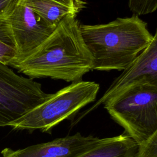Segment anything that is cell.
Masks as SVG:
<instances>
[{"label":"cell","instance_id":"4","mask_svg":"<svg viewBox=\"0 0 157 157\" xmlns=\"http://www.w3.org/2000/svg\"><path fill=\"white\" fill-rule=\"evenodd\" d=\"M99 85L93 81L72 82L20 118L10 127L15 130L50 132L61 121L74 117L95 101Z\"/></svg>","mask_w":157,"mask_h":157},{"label":"cell","instance_id":"3","mask_svg":"<svg viewBox=\"0 0 157 157\" xmlns=\"http://www.w3.org/2000/svg\"><path fill=\"white\" fill-rule=\"evenodd\" d=\"M102 104L112 118L138 144L157 132V81L138 82Z\"/></svg>","mask_w":157,"mask_h":157},{"label":"cell","instance_id":"13","mask_svg":"<svg viewBox=\"0 0 157 157\" xmlns=\"http://www.w3.org/2000/svg\"><path fill=\"white\" fill-rule=\"evenodd\" d=\"M138 145L137 157H157V132Z\"/></svg>","mask_w":157,"mask_h":157},{"label":"cell","instance_id":"6","mask_svg":"<svg viewBox=\"0 0 157 157\" xmlns=\"http://www.w3.org/2000/svg\"><path fill=\"white\" fill-rule=\"evenodd\" d=\"M6 20L17 51V59L15 63L28 56L55 29L48 25L22 0Z\"/></svg>","mask_w":157,"mask_h":157},{"label":"cell","instance_id":"14","mask_svg":"<svg viewBox=\"0 0 157 157\" xmlns=\"http://www.w3.org/2000/svg\"><path fill=\"white\" fill-rule=\"evenodd\" d=\"M21 0H0V20H6Z\"/></svg>","mask_w":157,"mask_h":157},{"label":"cell","instance_id":"11","mask_svg":"<svg viewBox=\"0 0 157 157\" xmlns=\"http://www.w3.org/2000/svg\"><path fill=\"white\" fill-rule=\"evenodd\" d=\"M17 51L6 20H0V63L12 66L17 61Z\"/></svg>","mask_w":157,"mask_h":157},{"label":"cell","instance_id":"7","mask_svg":"<svg viewBox=\"0 0 157 157\" xmlns=\"http://www.w3.org/2000/svg\"><path fill=\"white\" fill-rule=\"evenodd\" d=\"M145 80L157 81V34L156 32L150 44L116 78L102 96L85 114L93 110L107 99L138 82Z\"/></svg>","mask_w":157,"mask_h":157},{"label":"cell","instance_id":"12","mask_svg":"<svg viewBox=\"0 0 157 157\" xmlns=\"http://www.w3.org/2000/svg\"><path fill=\"white\" fill-rule=\"evenodd\" d=\"M128 6L135 15H147L156 10L157 0H129Z\"/></svg>","mask_w":157,"mask_h":157},{"label":"cell","instance_id":"9","mask_svg":"<svg viewBox=\"0 0 157 157\" xmlns=\"http://www.w3.org/2000/svg\"><path fill=\"white\" fill-rule=\"evenodd\" d=\"M48 25L56 28L65 18L76 17L86 7L84 0H22Z\"/></svg>","mask_w":157,"mask_h":157},{"label":"cell","instance_id":"10","mask_svg":"<svg viewBox=\"0 0 157 157\" xmlns=\"http://www.w3.org/2000/svg\"><path fill=\"white\" fill-rule=\"evenodd\" d=\"M139 145L126 134L101 139L95 146L75 157H137Z\"/></svg>","mask_w":157,"mask_h":157},{"label":"cell","instance_id":"5","mask_svg":"<svg viewBox=\"0 0 157 157\" xmlns=\"http://www.w3.org/2000/svg\"><path fill=\"white\" fill-rule=\"evenodd\" d=\"M51 95L42 90L40 83L0 63V127L11 126Z\"/></svg>","mask_w":157,"mask_h":157},{"label":"cell","instance_id":"2","mask_svg":"<svg viewBox=\"0 0 157 157\" xmlns=\"http://www.w3.org/2000/svg\"><path fill=\"white\" fill-rule=\"evenodd\" d=\"M80 29L92 58V70L102 71L126 68L153 37L147 23L135 14L105 24H80Z\"/></svg>","mask_w":157,"mask_h":157},{"label":"cell","instance_id":"8","mask_svg":"<svg viewBox=\"0 0 157 157\" xmlns=\"http://www.w3.org/2000/svg\"><path fill=\"white\" fill-rule=\"evenodd\" d=\"M101 138L80 132L56 138L53 140L13 150L5 148L2 157H75L95 146Z\"/></svg>","mask_w":157,"mask_h":157},{"label":"cell","instance_id":"1","mask_svg":"<svg viewBox=\"0 0 157 157\" xmlns=\"http://www.w3.org/2000/svg\"><path fill=\"white\" fill-rule=\"evenodd\" d=\"M12 67L33 79L82 81L92 70L93 61L76 17L63 19L38 47Z\"/></svg>","mask_w":157,"mask_h":157}]
</instances>
